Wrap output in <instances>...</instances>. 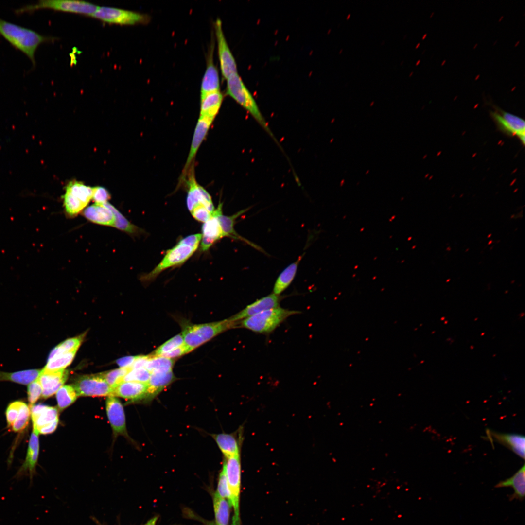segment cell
<instances>
[{
	"label": "cell",
	"instance_id": "26",
	"mask_svg": "<svg viewBox=\"0 0 525 525\" xmlns=\"http://www.w3.org/2000/svg\"><path fill=\"white\" fill-rule=\"evenodd\" d=\"M525 465H523L511 477L502 480L495 485L496 488L512 487L514 490L512 494L509 496L511 501L517 499L522 501L525 497Z\"/></svg>",
	"mask_w": 525,
	"mask_h": 525
},
{
	"label": "cell",
	"instance_id": "25",
	"mask_svg": "<svg viewBox=\"0 0 525 525\" xmlns=\"http://www.w3.org/2000/svg\"><path fill=\"white\" fill-rule=\"evenodd\" d=\"M208 58L207 68L203 77L200 98L209 93L220 91L218 72L213 61V50H211Z\"/></svg>",
	"mask_w": 525,
	"mask_h": 525
},
{
	"label": "cell",
	"instance_id": "19",
	"mask_svg": "<svg viewBox=\"0 0 525 525\" xmlns=\"http://www.w3.org/2000/svg\"><path fill=\"white\" fill-rule=\"evenodd\" d=\"M280 300V295L271 293L256 300L228 319L231 321L238 322L262 312L279 307Z\"/></svg>",
	"mask_w": 525,
	"mask_h": 525
},
{
	"label": "cell",
	"instance_id": "27",
	"mask_svg": "<svg viewBox=\"0 0 525 525\" xmlns=\"http://www.w3.org/2000/svg\"><path fill=\"white\" fill-rule=\"evenodd\" d=\"M38 435L39 434L37 432L33 430L29 439L25 460L17 474L18 476H20V475H24L25 473L28 472L31 482L35 472V467L37 463L39 454V444Z\"/></svg>",
	"mask_w": 525,
	"mask_h": 525
},
{
	"label": "cell",
	"instance_id": "6",
	"mask_svg": "<svg viewBox=\"0 0 525 525\" xmlns=\"http://www.w3.org/2000/svg\"><path fill=\"white\" fill-rule=\"evenodd\" d=\"M99 6L92 3L77 0H40L34 4L23 6L15 10L16 14L31 13L41 9L71 12L91 16Z\"/></svg>",
	"mask_w": 525,
	"mask_h": 525
},
{
	"label": "cell",
	"instance_id": "20",
	"mask_svg": "<svg viewBox=\"0 0 525 525\" xmlns=\"http://www.w3.org/2000/svg\"><path fill=\"white\" fill-rule=\"evenodd\" d=\"M106 410L114 434L126 435L125 414L120 400L115 396H108L106 401Z\"/></svg>",
	"mask_w": 525,
	"mask_h": 525
},
{
	"label": "cell",
	"instance_id": "52",
	"mask_svg": "<svg viewBox=\"0 0 525 525\" xmlns=\"http://www.w3.org/2000/svg\"><path fill=\"white\" fill-rule=\"evenodd\" d=\"M374 101H372V102H371V103H370V106H372V105H373L374 104Z\"/></svg>",
	"mask_w": 525,
	"mask_h": 525
},
{
	"label": "cell",
	"instance_id": "48",
	"mask_svg": "<svg viewBox=\"0 0 525 525\" xmlns=\"http://www.w3.org/2000/svg\"><path fill=\"white\" fill-rule=\"evenodd\" d=\"M137 356H126L118 359L116 361L120 368H131Z\"/></svg>",
	"mask_w": 525,
	"mask_h": 525
},
{
	"label": "cell",
	"instance_id": "10",
	"mask_svg": "<svg viewBox=\"0 0 525 525\" xmlns=\"http://www.w3.org/2000/svg\"><path fill=\"white\" fill-rule=\"evenodd\" d=\"M33 430L41 434L52 433L59 422L58 410L54 407L39 404L30 406Z\"/></svg>",
	"mask_w": 525,
	"mask_h": 525
},
{
	"label": "cell",
	"instance_id": "54",
	"mask_svg": "<svg viewBox=\"0 0 525 525\" xmlns=\"http://www.w3.org/2000/svg\"><path fill=\"white\" fill-rule=\"evenodd\" d=\"M412 74H413V72H411L410 74H409V76H411L412 75Z\"/></svg>",
	"mask_w": 525,
	"mask_h": 525
},
{
	"label": "cell",
	"instance_id": "50",
	"mask_svg": "<svg viewBox=\"0 0 525 525\" xmlns=\"http://www.w3.org/2000/svg\"><path fill=\"white\" fill-rule=\"evenodd\" d=\"M207 525H218V524H217V523H216L215 522V523H213V522H208V523L207 524Z\"/></svg>",
	"mask_w": 525,
	"mask_h": 525
},
{
	"label": "cell",
	"instance_id": "47",
	"mask_svg": "<svg viewBox=\"0 0 525 525\" xmlns=\"http://www.w3.org/2000/svg\"><path fill=\"white\" fill-rule=\"evenodd\" d=\"M150 357L149 355H139L137 356L131 366V369L145 368L147 362Z\"/></svg>",
	"mask_w": 525,
	"mask_h": 525
},
{
	"label": "cell",
	"instance_id": "38",
	"mask_svg": "<svg viewBox=\"0 0 525 525\" xmlns=\"http://www.w3.org/2000/svg\"><path fill=\"white\" fill-rule=\"evenodd\" d=\"M77 350L65 353L61 355L47 361V363L42 369L44 371H52L64 369L73 360Z\"/></svg>",
	"mask_w": 525,
	"mask_h": 525
},
{
	"label": "cell",
	"instance_id": "39",
	"mask_svg": "<svg viewBox=\"0 0 525 525\" xmlns=\"http://www.w3.org/2000/svg\"><path fill=\"white\" fill-rule=\"evenodd\" d=\"M131 370V368H120L101 374L113 390L123 382L124 377Z\"/></svg>",
	"mask_w": 525,
	"mask_h": 525
},
{
	"label": "cell",
	"instance_id": "33",
	"mask_svg": "<svg viewBox=\"0 0 525 525\" xmlns=\"http://www.w3.org/2000/svg\"><path fill=\"white\" fill-rule=\"evenodd\" d=\"M231 505L226 498L219 496L216 492L213 496V507L215 523L220 525H228Z\"/></svg>",
	"mask_w": 525,
	"mask_h": 525
},
{
	"label": "cell",
	"instance_id": "11",
	"mask_svg": "<svg viewBox=\"0 0 525 525\" xmlns=\"http://www.w3.org/2000/svg\"><path fill=\"white\" fill-rule=\"evenodd\" d=\"M72 386L78 396H109L112 391L101 373L82 376L78 378Z\"/></svg>",
	"mask_w": 525,
	"mask_h": 525
},
{
	"label": "cell",
	"instance_id": "55",
	"mask_svg": "<svg viewBox=\"0 0 525 525\" xmlns=\"http://www.w3.org/2000/svg\"><path fill=\"white\" fill-rule=\"evenodd\" d=\"M384 42H385V41H382V42H381V44H383L384 43Z\"/></svg>",
	"mask_w": 525,
	"mask_h": 525
},
{
	"label": "cell",
	"instance_id": "34",
	"mask_svg": "<svg viewBox=\"0 0 525 525\" xmlns=\"http://www.w3.org/2000/svg\"><path fill=\"white\" fill-rule=\"evenodd\" d=\"M175 361L161 356L150 355L146 368L151 373H165L172 371Z\"/></svg>",
	"mask_w": 525,
	"mask_h": 525
},
{
	"label": "cell",
	"instance_id": "40",
	"mask_svg": "<svg viewBox=\"0 0 525 525\" xmlns=\"http://www.w3.org/2000/svg\"><path fill=\"white\" fill-rule=\"evenodd\" d=\"M182 333L178 334L159 346L154 351L153 355L161 356L171 351L184 344Z\"/></svg>",
	"mask_w": 525,
	"mask_h": 525
},
{
	"label": "cell",
	"instance_id": "15",
	"mask_svg": "<svg viewBox=\"0 0 525 525\" xmlns=\"http://www.w3.org/2000/svg\"><path fill=\"white\" fill-rule=\"evenodd\" d=\"M5 414L8 427L13 432H21L29 423L30 407L22 401H14L8 405Z\"/></svg>",
	"mask_w": 525,
	"mask_h": 525
},
{
	"label": "cell",
	"instance_id": "56",
	"mask_svg": "<svg viewBox=\"0 0 525 525\" xmlns=\"http://www.w3.org/2000/svg\"><path fill=\"white\" fill-rule=\"evenodd\" d=\"M403 61H402L401 62V63H400V64H401V65H402V64L403 63Z\"/></svg>",
	"mask_w": 525,
	"mask_h": 525
},
{
	"label": "cell",
	"instance_id": "12",
	"mask_svg": "<svg viewBox=\"0 0 525 525\" xmlns=\"http://www.w3.org/2000/svg\"><path fill=\"white\" fill-rule=\"evenodd\" d=\"M214 27L220 69L223 77L227 80L231 75L238 73L237 65L225 38L219 19L216 20Z\"/></svg>",
	"mask_w": 525,
	"mask_h": 525
},
{
	"label": "cell",
	"instance_id": "32",
	"mask_svg": "<svg viewBox=\"0 0 525 525\" xmlns=\"http://www.w3.org/2000/svg\"><path fill=\"white\" fill-rule=\"evenodd\" d=\"M41 370L28 369L8 373L0 371V381H11L21 385H27L36 380Z\"/></svg>",
	"mask_w": 525,
	"mask_h": 525
},
{
	"label": "cell",
	"instance_id": "14",
	"mask_svg": "<svg viewBox=\"0 0 525 525\" xmlns=\"http://www.w3.org/2000/svg\"><path fill=\"white\" fill-rule=\"evenodd\" d=\"M490 115L502 131L510 135L518 137L524 145L525 123L524 119L500 109L491 111Z\"/></svg>",
	"mask_w": 525,
	"mask_h": 525
},
{
	"label": "cell",
	"instance_id": "23",
	"mask_svg": "<svg viewBox=\"0 0 525 525\" xmlns=\"http://www.w3.org/2000/svg\"><path fill=\"white\" fill-rule=\"evenodd\" d=\"M111 204L95 203L86 208L83 212L84 216L94 223L113 227L115 215Z\"/></svg>",
	"mask_w": 525,
	"mask_h": 525
},
{
	"label": "cell",
	"instance_id": "46",
	"mask_svg": "<svg viewBox=\"0 0 525 525\" xmlns=\"http://www.w3.org/2000/svg\"><path fill=\"white\" fill-rule=\"evenodd\" d=\"M190 352H191L190 350L184 344L181 346L171 351L167 352L161 356L168 358L173 359L175 358H177Z\"/></svg>",
	"mask_w": 525,
	"mask_h": 525
},
{
	"label": "cell",
	"instance_id": "41",
	"mask_svg": "<svg viewBox=\"0 0 525 525\" xmlns=\"http://www.w3.org/2000/svg\"><path fill=\"white\" fill-rule=\"evenodd\" d=\"M151 373L145 368L131 369L125 376L123 381L148 384Z\"/></svg>",
	"mask_w": 525,
	"mask_h": 525
},
{
	"label": "cell",
	"instance_id": "1",
	"mask_svg": "<svg viewBox=\"0 0 525 525\" xmlns=\"http://www.w3.org/2000/svg\"><path fill=\"white\" fill-rule=\"evenodd\" d=\"M0 35L13 47L24 54L36 65L35 54L42 43L55 40L54 37L43 35L31 29L6 21L0 18Z\"/></svg>",
	"mask_w": 525,
	"mask_h": 525
},
{
	"label": "cell",
	"instance_id": "17",
	"mask_svg": "<svg viewBox=\"0 0 525 525\" xmlns=\"http://www.w3.org/2000/svg\"><path fill=\"white\" fill-rule=\"evenodd\" d=\"M222 203L220 202L217 208L212 212L211 217L202 226L200 242V249L202 251H207L216 241L224 237L218 218V213L222 209Z\"/></svg>",
	"mask_w": 525,
	"mask_h": 525
},
{
	"label": "cell",
	"instance_id": "49",
	"mask_svg": "<svg viewBox=\"0 0 525 525\" xmlns=\"http://www.w3.org/2000/svg\"><path fill=\"white\" fill-rule=\"evenodd\" d=\"M158 518L157 516L154 517L148 521L145 525H156Z\"/></svg>",
	"mask_w": 525,
	"mask_h": 525
},
{
	"label": "cell",
	"instance_id": "21",
	"mask_svg": "<svg viewBox=\"0 0 525 525\" xmlns=\"http://www.w3.org/2000/svg\"><path fill=\"white\" fill-rule=\"evenodd\" d=\"M487 439L495 441L509 448L522 459H525V438L524 436L509 433H498L487 429Z\"/></svg>",
	"mask_w": 525,
	"mask_h": 525
},
{
	"label": "cell",
	"instance_id": "36",
	"mask_svg": "<svg viewBox=\"0 0 525 525\" xmlns=\"http://www.w3.org/2000/svg\"><path fill=\"white\" fill-rule=\"evenodd\" d=\"M77 397L76 391L73 386L62 385L56 393L59 409L62 411L76 401Z\"/></svg>",
	"mask_w": 525,
	"mask_h": 525
},
{
	"label": "cell",
	"instance_id": "37",
	"mask_svg": "<svg viewBox=\"0 0 525 525\" xmlns=\"http://www.w3.org/2000/svg\"><path fill=\"white\" fill-rule=\"evenodd\" d=\"M82 336L68 339L59 344L51 352L48 360L61 355L65 353L77 350L82 340Z\"/></svg>",
	"mask_w": 525,
	"mask_h": 525
},
{
	"label": "cell",
	"instance_id": "8",
	"mask_svg": "<svg viewBox=\"0 0 525 525\" xmlns=\"http://www.w3.org/2000/svg\"><path fill=\"white\" fill-rule=\"evenodd\" d=\"M93 188L77 181L70 182L63 196L67 215L74 217L79 213L92 199Z\"/></svg>",
	"mask_w": 525,
	"mask_h": 525
},
{
	"label": "cell",
	"instance_id": "51",
	"mask_svg": "<svg viewBox=\"0 0 525 525\" xmlns=\"http://www.w3.org/2000/svg\"><path fill=\"white\" fill-rule=\"evenodd\" d=\"M351 14H349L346 17V19H348L350 17Z\"/></svg>",
	"mask_w": 525,
	"mask_h": 525
},
{
	"label": "cell",
	"instance_id": "35",
	"mask_svg": "<svg viewBox=\"0 0 525 525\" xmlns=\"http://www.w3.org/2000/svg\"><path fill=\"white\" fill-rule=\"evenodd\" d=\"M112 210L115 215L113 227L132 236H137L144 233V230L129 222L113 206Z\"/></svg>",
	"mask_w": 525,
	"mask_h": 525
},
{
	"label": "cell",
	"instance_id": "18",
	"mask_svg": "<svg viewBox=\"0 0 525 525\" xmlns=\"http://www.w3.org/2000/svg\"><path fill=\"white\" fill-rule=\"evenodd\" d=\"M242 429L243 428L240 427L232 433L210 434L225 458L240 454L243 440Z\"/></svg>",
	"mask_w": 525,
	"mask_h": 525
},
{
	"label": "cell",
	"instance_id": "57",
	"mask_svg": "<svg viewBox=\"0 0 525 525\" xmlns=\"http://www.w3.org/2000/svg\"><path fill=\"white\" fill-rule=\"evenodd\" d=\"M419 62H420V61H418L417 62V63H416V64L417 65V64H418L419 63Z\"/></svg>",
	"mask_w": 525,
	"mask_h": 525
},
{
	"label": "cell",
	"instance_id": "24",
	"mask_svg": "<svg viewBox=\"0 0 525 525\" xmlns=\"http://www.w3.org/2000/svg\"><path fill=\"white\" fill-rule=\"evenodd\" d=\"M148 385L145 383L123 381L113 389L109 396L139 401L145 399Z\"/></svg>",
	"mask_w": 525,
	"mask_h": 525
},
{
	"label": "cell",
	"instance_id": "29",
	"mask_svg": "<svg viewBox=\"0 0 525 525\" xmlns=\"http://www.w3.org/2000/svg\"><path fill=\"white\" fill-rule=\"evenodd\" d=\"M175 379L173 371L165 373H151L147 384L148 388L145 400L150 401Z\"/></svg>",
	"mask_w": 525,
	"mask_h": 525
},
{
	"label": "cell",
	"instance_id": "4",
	"mask_svg": "<svg viewBox=\"0 0 525 525\" xmlns=\"http://www.w3.org/2000/svg\"><path fill=\"white\" fill-rule=\"evenodd\" d=\"M227 94L246 109L261 126L274 138L254 98L238 73L231 75L227 79Z\"/></svg>",
	"mask_w": 525,
	"mask_h": 525
},
{
	"label": "cell",
	"instance_id": "43",
	"mask_svg": "<svg viewBox=\"0 0 525 525\" xmlns=\"http://www.w3.org/2000/svg\"><path fill=\"white\" fill-rule=\"evenodd\" d=\"M215 492L219 496L224 498H227L228 501L229 494L225 470L223 465L222 466V470L218 476L217 490Z\"/></svg>",
	"mask_w": 525,
	"mask_h": 525
},
{
	"label": "cell",
	"instance_id": "42",
	"mask_svg": "<svg viewBox=\"0 0 525 525\" xmlns=\"http://www.w3.org/2000/svg\"><path fill=\"white\" fill-rule=\"evenodd\" d=\"M42 389L38 378L31 383L27 388L28 401L30 404V407L39 399L42 395Z\"/></svg>",
	"mask_w": 525,
	"mask_h": 525
},
{
	"label": "cell",
	"instance_id": "44",
	"mask_svg": "<svg viewBox=\"0 0 525 525\" xmlns=\"http://www.w3.org/2000/svg\"><path fill=\"white\" fill-rule=\"evenodd\" d=\"M213 212L203 205L195 206L190 211L195 220L203 223H205L211 217Z\"/></svg>",
	"mask_w": 525,
	"mask_h": 525
},
{
	"label": "cell",
	"instance_id": "7",
	"mask_svg": "<svg viewBox=\"0 0 525 525\" xmlns=\"http://www.w3.org/2000/svg\"><path fill=\"white\" fill-rule=\"evenodd\" d=\"M223 465L225 470L229 497L228 502L233 508L234 514L231 525H240L239 510L241 484L240 454L225 458Z\"/></svg>",
	"mask_w": 525,
	"mask_h": 525
},
{
	"label": "cell",
	"instance_id": "30",
	"mask_svg": "<svg viewBox=\"0 0 525 525\" xmlns=\"http://www.w3.org/2000/svg\"><path fill=\"white\" fill-rule=\"evenodd\" d=\"M223 98L220 91L209 93L200 98V116L214 119L221 106Z\"/></svg>",
	"mask_w": 525,
	"mask_h": 525
},
{
	"label": "cell",
	"instance_id": "28",
	"mask_svg": "<svg viewBox=\"0 0 525 525\" xmlns=\"http://www.w3.org/2000/svg\"><path fill=\"white\" fill-rule=\"evenodd\" d=\"M249 209V208H248L241 210L230 216L223 215L222 213V209L219 211L218 214V218L221 227L223 236L224 237H228L233 239L243 241L257 249L262 251V249H260L259 246L238 234L236 232L234 228L236 219L241 215L246 212Z\"/></svg>",
	"mask_w": 525,
	"mask_h": 525
},
{
	"label": "cell",
	"instance_id": "53",
	"mask_svg": "<svg viewBox=\"0 0 525 525\" xmlns=\"http://www.w3.org/2000/svg\"><path fill=\"white\" fill-rule=\"evenodd\" d=\"M343 52V49H341L339 52V53H341Z\"/></svg>",
	"mask_w": 525,
	"mask_h": 525
},
{
	"label": "cell",
	"instance_id": "16",
	"mask_svg": "<svg viewBox=\"0 0 525 525\" xmlns=\"http://www.w3.org/2000/svg\"><path fill=\"white\" fill-rule=\"evenodd\" d=\"M213 120L214 119L199 116L195 128L187 161L181 175L180 179L181 182L183 183L185 181L188 171L192 166V162Z\"/></svg>",
	"mask_w": 525,
	"mask_h": 525
},
{
	"label": "cell",
	"instance_id": "9",
	"mask_svg": "<svg viewBox=\"0 0 525 525\" xmlns=\"http://www.w3.org/2000/svg\"><path fill=\"white\" fill-rule=\"evenodd\" d=\"M91 16L105 22L121 25L145 23L149 20L144 14L110 7H99Z\"/></svg>",
	"mask_w": 525,
	"mask_h": 525
},
{
	"label": "cell",
	"instance_id": "5",
	"mask_svg": "<svg viewBox=\"0 0 525 525\" xmlns=\"http://www.w3.org/2000/svg\"><path fill=\"white\" fill-rule=\"evenodd\" d=\"M280 307L267 310L238 322L239 326L260 333L272 332L291 315L299 314Z\"/></svg>",
	"mask_w": 525,
	"mask_h": 525
},
{
	"label": "cell",
	"instance_id": "2",
	"mask_svg": "<svg viewBox=\"0 0 525 525\" xmlns=\"http://www.w3.org/2000/svg\"><path fill=\"white\" fill-rule=\"evenodd\" d=\"M201 238V234L197 233L182 238L167 251L162 260L151 271L140 276V280L145 283L151 282L165 270L184 263L197 249Z\"/></svg>",
	"mask_w": 525,
	"mask_h": 525
},
{
	"label": "cell",
	"instance_id": "3",
	"mask_svg": "<svg viewBox=\"0 0 525 525\" xmlns=\"http://www.w3.org/2000/svg\"><path fill=\"white\" fill-rule=\"evenodd\" d=\"M184 344L190 351L228 329L237 326V322L228 319L202 324L186 323L182 325Z\"/></svg>",
	"mask_w": 525,
	"mask_h": 525
},
{
	"label": "cell",
	"instance_id": "45",
	"mask_svg": "<svg viewBox=\"0 0 525 525\" xmlns=\"http://www.w3.org/2000/svg\"><path fill=\"white\" fill-rule=\"evenodd\" d=\"M110 198L109 192L102 187L93 188L92 199L97 204H104L107 202Z\"/></svg>",
	"mask_w": 525,
	"mask_h": 525
},
{
	"label": "cell",
	"instance_id": "22",
	"mask_svg": "<svg viewBox=\"0 0 525 525\" xmlns=\"http://www.w3.org/2000/svg\"><path fill=\"white\" fill-rule=\"evenodd\" d=\"M68 374L65 369L52 371L41 370L38 379L42 387V397L46 399L56 393L65 382Z\"/></svg>",
	"mask_w": 525,
	"mask_h": 525
},
{
	"label": "cell",
	"instance_id": "13",
	"mask_svg": "<svg viewBox=\"0 0 525 525\" xmlns=\"http://www.w3.org/2000/svg\"><path fill=\"white\" fill-rule=\"evenodd\" d=\"M190 170L185 181L188 188L186 202L188 210L191 211L195 206L203 205L213 212L215 209L210 194L197 182L193 167L192 166Z\"/></svg>",
	"mask_w": 525,
	"mask_h": 525
},
{
	"label": "cell",
	"instance_id": "31",
	"mask_svg": "<svg viewBox=\"0 0 525 525\" xmlns=\"http://www.w3.org/2000/svg\"><path fill=\"white\" fill-rule=\"evenodd\" d=\"M304 254L300 256L297 261L287 266L280 273L274 284L273 293L280 295L289 287L296 276L299 264Z\"/></svg>",
	"mask_w": 525,
	"mask_h": 525
}]
</instances>
